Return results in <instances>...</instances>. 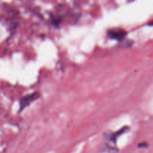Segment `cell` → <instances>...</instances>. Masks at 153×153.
Returning <instances> with one entry per match:
<instances>
[{"instance_id": "obj_2", "label": "cell", "mask_w": 153, "mask_h": 153, "mask_svg": "<svg viewBox=\"0 0 153 153\" xmlns=\"http://www.w3.org/2000/svg\"><path fill=\"white\" fill-rule=\"evenodd\" d=\"M126 31L121 29H112L109 32V35L113 39H117V40L121 41L126 37Z\"/></svg>"}, {"instance_id": "obj_1", "label": "cell", "mask_w": 153, "mask_h": 153, "mask_svg": "<svg viewBox=\"0 0 153 153\" xmlns=\"http://www.w3.org/2000/svg\"><path fill=\"white\" fill-rule=\"evenodd\" d=\"M39 98V94L38 92H35V93L30 94V95H26L23 97L21 100H20V110H23L28 106L30 105L33 101H35L37 98Z\"/></svg>"}, {"instance_id": "obj_3", "label": "cell", "mask_w": 153, "mask_h": 153, "mask_svg": "<svg viewBox=\"0 0 153 153\" xmlns=\"http://www.w3.org/2000/svg\"><path fill=\"white\" fill-rule=\"evenodd\" d=\"M149 25L150 26H153V22H152L151 23H149Z\"/></svg>"}]
</instances>
